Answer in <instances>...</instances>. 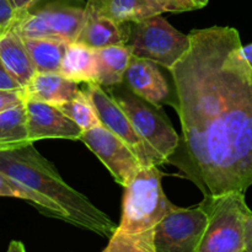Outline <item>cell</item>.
<instances>
[{
  "mask_svg": "<svg viewBox=\"0 0 252 252\" xmlns=\"http://www.w3.org/2000/svg\"><path fill=\"white\" fill-rule=\"evenodd\" d=\"M1 32H2V31H1V30H0V33H1Z\"/></svg>",
  "mask_w": 252,
  "mask_h": 252,
  "instance_id": "cell-32",
  "label": "cell"
},
{
  "mask_svg": "<svg viewBox=\"0 0 252 252\" xmlns=\"http://www.w3.org/2000/svg\"><path fill=\"white\" fill-rule=\"evenodd\" d=\"M101 15L116 22H140L164 12L157 0H88Z\"/></svg>",
  "mask_w": 252,
  "mask_h": 252,
  "instance_id": "cell-16",
  "label": "cell"
},
{
  "mask_svg": "<svg viewBox=\"0 0 252 252\" xmlns=\"http://www.w3.org/2000/svg\"><path fill=\"white\" fill-rule=\"evenodd\" d=\"M162 176L157 165H147L125 187L121 221L102 252H153L158 223L175 208L162 189Z\"/></svg>",
  "mask_w": 252,
  "mask_h": 252,
  "instance_id": "cell-3",
  "label": "cell"
},
{
  "mask_svg": "<svg viewBox=\"0 0 252 252\" xmlns=\"http://www.w3.org/2000/svg\"><path fill=\"white\" fill-rule=\"evenodd\" d=\"M29 137L32 143L41 139H70L80 138L83 130L66 117L58 106L41 101L26 100Z\"/></svg>",
  "mask_w": 252,
  "mask_h": 252,
  "instance_id": "cell-12",
  "label": "cell"
},
{
  "mask_svg": "<svg viewBox=\"0 0 252 252\" xmlns=\"http://www.w3.org/2000/svg\"><path fill=\"white\" fill-rule=\"evenodd\" d=\"M58 107L66 117L76 123L83 132L101 125L93 103L83 90L70 101L58 105Z\"/></svg>",
  "mask_w": 252,
  "mask_h": 252,
  "instance_id": "cell-22",
  "label": "cell"
},
{
  "mask_svg": "<svg viewBox=\"0 0 252 252\" xmlns=\"http://www.w3.org/2000/svg\"><path fill=\"white\" fill-rule=\"evenodd\" d=\"M26 100L61 105L70 101L79 93V84L69 80L59 73H34L24 86Z\"/></svg>",
  "mask_w": 252,
  "mask_h": 252,
  "instance_id": "cell-14",
  "label": "cell"
},
{
  "mask_svg": "<svg viewBox=\"0 0 252 252\" xmlns=\"http://www.w3.org/2000/svg\"><path fill=\"white\" fill-rule=\"evenodd\" d=\"M240 53L241 56H243V58L252 66V42L251 43L246 44V46H241Z\"/></svg>",
  "mask_w": 252,
  "mask_h": 252,
  "instance_id": "cell-29",
  "label": "cell"
},
{
  "mask_svg": "<svg viewBox=\"0 0 252 252\" xmlns=\"http://www.w3.org/2000/svg\"><path fill=\"white\" fill-rule=\"evenodd\" d=\"M129 22H116L101 15L90 2L84 9V24L76 42L91 49L127 44L129 39Z\"/></svg>",
  "mask_w": 252,
  "mask_h": 252,
  "instance_id": "cell-13",
  "label": "cell"
},
{
  "mask_svg": "<svg viewBox=\"0 0 252 252\" xmlns=\"http://www.w3.org/2000/svg\"><path fill=\"white\" fill-rule=\"evenodd\" d=\"M83 91L93 103L101 126L120 137L134 152L144 166L155 165L154 157L137 134L129 118L116 98L106 93L105 89L98 84H86Z\"/></svg>",
  "mask_w": 252,
  "mask_h": 252,
  "instance_id": "cell-10",
  "label": "cell"
},
{
  "mask_svg": "<svg viewBox=\"0 0 252 252\" xmlns=\"http://www.w3.org/2000/svg\"><path fill=\"white\" fill-rule=\"evenodd\" d=\"M36 73H59L68 42L56 38H22Z\"/></svg>",
  "mask_w": 252,
  "mask_h": 252,
  "instance_id": "cell-19",
  "label": "cell"
},
{
  "mask_svg": "<svg viewBox=\"0 0 252 252\" xmlns=\"http://www.w3.org/2000/svg\"><path fill=\"white\" fill-rule=\"evenodd\" d=\"M20 88H22V86H20L19 84L10 76V74L5 70L1 62H0V89H2V90H10V89Z\"/></svg>",
  "mask_w": 252,
  "mask_h": 252,
  "instance_id": "cell-27",
  "label": "cell"
},
{
  "mask_svg": "<svg viewBox=\"0 0 252 252\" xmlns=\"http://www.w3.org/2000/svg\"><path fill=\"white\" fill-rule=\"evenodd\" d=\"M6 252H26V250H25V246L21 241L14 240L9 244Z\"/></svg>",
  "mask_w": 252,
  "mask_h": 252,
  "instance_id": "cell-30",
  "label": "cell"
},
{
  "mask_svg": "<svg viewBox=\"0 0 252 252\" xmlns=\"http://www.w3.org/2000/svg\"><path fill=\"white\" fill-rule=\"evenodd\" d=\"M25 101H26V94H25L24 88L10 89V90L0 89V112L20 103H24Z\"/></svg>",
  "mask_w": 252,
  "mask_h": 252,
  "instance_id": "cell-23",
  "label": "cell"
},
{
  "mask_svg": "<svg viewBox=\"0 0 252 252\" xmlns=\"http://www.w3.org/2000/svg\"><path fill=\"white\" fill-rule=\"evenodd\" d=\"M31 143L25 102L0 112V152L26 147Z\"/></svg>",
  "mask_w": 252,
  "mask_h": 252,
  "instance_id": "cell-20",
  "label": "cell"
},
{
  "mask_svg": "<svg viewBox=\"0 0 252 252\" xmlns=\"http://www.w3.org/2000/svg\"><path fill=\"white\" fill-rule=\"evenodd\" d=\"M19 17V14L14 10L9 0H0V30L10 29Z\"/></svg>",
  "mask_w": 252,
  "mask_h": 252,
  "instance_id": "cell-24",
  "label": "cell"
},
{
  "mask_svg": "<svg viewBox=\"0 0 252 252\" xmlns=\"http://www.w3.org/2000/svg\"><path fill=\"white\" fill-rule=\"evenodd\" d=\"M84 24V9L51 4L19 15L12 29L21 38H56L74 43Z\"/></svg>",
  "mask_w": 252,
  "mask_h": 252,
  "instance_id": "cell-8",
  "label": "cell"
},
{
  "mask_svg": "<svg viewBox=\"0 0 252 252\" xmlns=\"http://www.w3.org/2000/svg\"><path fill=\"white\" fill-rule=\"evenodd\" d=\"M59 74L78 84H97V66L94 49L78 42L69 43L62 59Z\"/></svg>",
  "mask_w": 252,
  "mask_h": 252,
  "instance_id": "cell-18",
  "label": "cell"
},
{
  "mask_svg": "<svg viewBox=\"0 0 252 252\" xmlns=\"http://www.w3.org/2000/svg\"><path fill=\"white\" fill-rule=\"evenodd\" d=\"M97 66V84L106 88H113L122 84L129 62L132 49L128 44L103 47L94 49Z\"/></svg>",
  "mask_w": 252,
  "mask_h": 252,
  "instance_id": "cell-17",
  "label": "cell"
},
{
  "mask_svg": "<svg viewBox=\"0 0 252 252\" xmlns=\"http://www.w3.org/2000/svg\"><path fill=\"white\" fill-rule=\"evenodd\" d=\"M208 221L196 252H243L245 218L251 209L245 193L229 192L202 201Z\"/></svg>",
  "mask_w": 252,
  "mask_h": 252,
  "instance_id": "cell-4",
  "label": "cell"
},
{
  "mask_svg": "<svg viewBox=\"0 0 252 252\" xmlns=\"http://www.w3.org/2000/svg\"><path fill=\"white\" fill-rule=\"evenodd\" d=\"M10 4L12 5L15 11L19 15L24 14V12L29 11L30 7L37 1V0H9Z\"/></svg>",
  "mask_w": 252,
  "mask_h": 252,
  "instance_id": "cell-28",
  "label": "cell"
},
{
  "mask_svg": "<svg viewBox=\"0 0 252 252\" xmlns=\"http://www.w3.org/2000/svg\"><path fill=\"white\" fill-rule=\"evenodd\" d=\"M207 221L202 202L191 208L175 206L155 228L153 252H196Z\"/></svg>",
  "mask_w": 252,
  "mask_h": 252,
  "instance_id": "cell-7",
  "label": "cell"
},
{
  "mask_svg": "<svg viewBox=\"0 0 252 252\" xmlns=\"http://www.w3.org/2000/svg\"><path fill=\"white\" fill-rule=\"evenodd\" d=\"M113 97L128 116L142 142L153 154L155 165L166 164L170 155L179 145L180 135L161 111V107H155L130 90Z\"/></svg>",
  "mask_w": 252,
  "mask_h": 252,
  "instance_id": "cell-5",
  "label": "cell"
},
{
  "mask_svg": "<svg viewBox=\"0 0 252 252\" xmlns=\"http://www.w3.org/2000/svg\"><path fill=\"white\" fill-rule=\"evenodd\" d=\"M0 197H12V198L24 199V201L30 202L43 216L66 221L65 214L58 207L54 206L48 199L38 196L36 192L26 189L15 180L7 177L1 171H0Z\"/></svg>",
  "mask_w": 252,
  "mask_h": 252,
  "instance_id": "cell-21",
  "label": "cell"
},
{
  "mask_svg": "<svg viewBox=\"0 0 252 252\" xmlns=\"http://www.w3.org/2000/svg\"><path fill=\"white\" fill-rule=\"evenodd\" d=\"M189 48L171 68L179 145L166 164L203 197L252 186V66L240 53L238 30H192Z\"/></svg>",
  "mask_w": 252,
  "mask_h": 252,
  "instance_id": "cell-1",
  "label": "cell"
},
{
  "mask_svg": "<svg viewBox=\"0 0 252 252\" xmlns=\"http://www.w3.org/2000/svg\"><path fill=\"white\" fill-rule=\"evenodd\" d=\"M0 62L22 88L36 73L24 41L12 27L0 33Z\"/></svg>",
  "mask_w": 252,
  "mask_h": 252,
  "instance_id": "cell-15",
  "label": "cell"
},
{
  "mask_svg": "<svg viewBox=\"0 0 252 252\" xmlns=\"http://www.w3.org/2000/svg\"><path fill=\"white\" fill-rule=\"evenodd\" d=\"M243 252H252V211L245 218V233H244Z\"/></svg>",
  "mask_w": 252,
  "mask_h": 252,
  "instance_id": "cell-26",
  "label": "cell"
},
{
  "mask_svg": "<svg viewBox=\"0 0 252 252\" xmlns=\"http://www.w3.org/2000/svg\"><path fill=\"white\" fill-rule=\"evenodd\" d=\"M0 171L38 196L48 199L66 217V223L110 239L116 224L83 193L69 186L54 165L33 147L0 152Z\"/></svg>",
  "mask_w": 252,
  "mask_h": 252,
  "instance_id": "cell-2",
  "label": "cell"
},
{
  "mask_svg": "<svg viewBox=\"0 0 252 252\" xmlns=\"http://www.w3.org/2000/svg\"><path fill=\"white\" fill-rule=\"evenodd\" d=\"M164 12H185L197 9L191 0H157Z\"/></svg>",
  "mask_w": 252,
  "mask_h": 252,
  "instance_id": "cell-25",
  "label": "cell"
},
{
  "mask_svg": "<svg viewBox=\"0 0 252 252\" xmlns=\"http://www.w3.org/2000/svg\"><path fill=\"white\" fill-rule=\"evenodd\" d=\"M79 140L101 160L113 180L123 187L132 181L140 167L144 166L120 137L101 125L84 130Z\"/></svg>",
  "mask_w": 252,
  "mask_h": 252,
  "instance_id": "cell-9",
  "label": "cell"
},
{
  "mask_svg": "<svg viewBox=\"0 0 252 252\" xmlns=\"http://www.w3.org/2000/svg\"><path fill=\"white\" fill-rule=\"evenodd\" d=\"M123 80L134 95L155 107L170 105L177 108L176 95L172 94L166 78L154 62L133 56Z\"/></svg>",
  "mask_w": 252,
  "mask_h": 252,
  "instance_id": "cell-11",
  "label": "cell"
},
{
  "mask_svg": "<svg viewBox=\"0 0 252 252\" xmlns=\"http://www.w3.org/2000/svg\"><path fill=\"white\" fill-rule=\"evenodd\" d=\"M191 1L193 2L194 6H196L197 9H202V7H204L208 4L209 0H191Z\"/></svg>",
  "mask_w": 252,
  "mask_h": 252,
  "instance_id": "cell-31",
  "label": "cell"
},
{
  "mask_svg": "<svg viewBox=\"0 0 252 252\" xmlns=\"http://www.w3.org/2000/svg\"><path fill=\"white\" fill-rule=\"evenodd\" d=\"M128 46L134 57L148 59L169 70L189 48V34H184L161 15L130 24Z\"/></svg>",
  "mask_w": 252,
  "mask_h": 252,
  "instance_id": "cell-6",
  "label": "cell"
}]
</instances>
